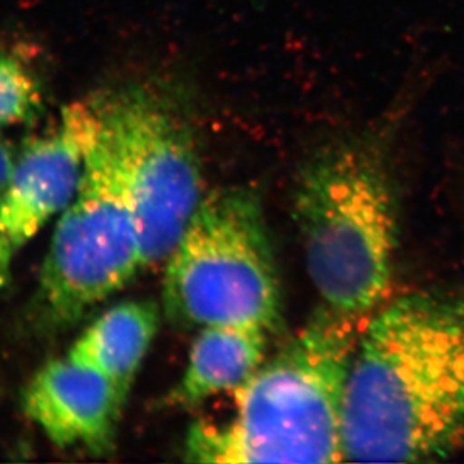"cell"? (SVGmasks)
I'll use <instances>...</instances> for the list:
<instances>
[{
    "label": "cell",
    "instance_id": "7a4b0ae2",
    "mask_svg": "<svg viewBox=\"0 0 464 464\" xmlns=\"http://www.w3.org/2000/svg\"><path fill=\"white\" fill-rule=\"evenodd\" d=\"M363 319L331 308L307 324L233 391L226 420L191 425L193 463H343L344 394Z\"/></svg>",
    "mask_w": 464,
    "mask_h": 464
},
{
    "label": "cell",
    "instance_id": "8fae6325",
    "mask_svg": "<svg viewBox=\"0 0 464 464\" xmlns=\"http://www.w3.org/2000/svg\"><path fill=\"white\" fill-rule=\"evenodd\" d=\"M44 105L35 72L8 50L0 49V128L24 125Z\"/></svg>",
    "mask_w": 464,
    "mask_h": 464
},
{
    "label": "cell",
    "instance_id": "7c38bea8",
    "mask_svg": "<svg viewBox=\"0 0 464 464\" xmlns=\"http://www.w3.org/2000/svg\"><path fill=\"white\" fill-rule=\"evenodd\" d=\"M15 157L17 150H14V146L4 136H0V194L4 193L8 185Z\"/></svg>",
    "mask_w": 464,
    "mask_h": 464
},
{
    "label": "cell",
    "instance_id": "9c48e42d",
    "mask_svg": "<svg viewBox=\"0 0 464 464\" xmlns=\"http://www.w3.org/2000/svg\"><path fill=\"white\" fill-rule=\"evenodd\" d=\"M269 333L250 324H208L194 338L179 383L167 403L194 408L250 379L266 355Z\"/></svg>",
    "mask_w": 464,
    "mask_h": 464
},
{
    "label": "cell",
    "instance_id": "52a82bcc",
    "mask_svg": "<svg viewBox=\"0 0 464 464\" xmlns=\"http://www.w3.org/2000/svg\"><path fill=\"white\" fill-rule=\"evenodd\" d=\"M95 113L89 102H72L47 131L18 150L0 194V237L20 250L68 208L83 180Z\"/></svg>",
    "mask_w": 464,
    "mask_h": 464
},
{
    "label": "cell",
    "instance_id": "8992f818",
    "mask_svg": "<svg viewBox=\"0 0 464 464\" xmlns=\"http://www.w3.org/2000/svg\"><path fill=\"white\" fill-rule=\"evenodd\" d=\"M141 269L127 185L95 114L83 180L57 221L41 267L38 319L47 328H70L122 290Z\"/></svg>",
    "mask_w": 464,
    "mask_h": 464
},
{
    "label": "cell",
    "instance_id": "5b68a950",
    "mask_svg": "<svg viewBox=\"0 0 464 464\" xmlns=\"http://www.w3.org/2000/svg\"><path fill=\"white\" fill-rule=\"evenodd\" d=\"M89 102L122 170L143 267L166 262L207 194L191 128L166 93L145 84Z\"/></svg>",
    "mask_w": 464,
    "mask_h": 464
},
{
    "label": "cell",
    "instance_id": "4fadbf2b",
    "mask_svg": "<svg viewBox=\"0 0 464 464\" xmlns=\"http://www.w3.org/2000/svg\"><path fill=\"white\" fill-rule=\"evenodd\" d=\"M14 248L9 246L4 237H0V289L6 285L11 271V258H13Z\"/></svg>",
    "mask_w": 464,
    "mask_h": 464
},
{
    "label": "cell",
    "instance_id": "ba28073f",
    "mask_svg": "<svg viewBox=\"0 0 464 464\" xmlns=\"http://www.w3.org/2000/svg\"><path fill=\"white\" fill-rule=\"evenodd\" d=\"M22 404L53 445L93 454L111 450L125 408L102 374L68 355L49 361L34 374Z\"/></svg>",
    "mask_w": 464,
    "mask_h": 464
},
{
    "label": "cell",
    "instance_id": "30bf717a",
    "mask_svg": "<svg viewBox=\"0 0 464 464\" xmlns=\"http://www.w3.org/2000/svg\"><path fill=\"white\" fill-rule=\"evenodd\" d=\"M160 324L161 311L154 301H123L98 315L68 356L102 374L125 406Z\"/></svg>",
    "mask_w": 464,
    "mask_h": 464
},
{
    "label": "cell",
    "instance_id": "277c9868",
    "mask_svg": "<svg viewBox=\"0 0 464 464\" xmlns=\"http://www.w3.org/2000/svg\"><path fill=\"white\" fill-rule=\"evenodd\" d=\"M162 301L169 319L187 328H276L280 280L262 203L253 189L205 194L167 257Z\"/></svg>",
    "mask_w": 464,
    "mask_h": 464
},
{
    "label": "cell",
    "instance_id": "3957f363",
    "mask_svg": "<svg viewBox=\"0 0 464 464\" xmlns=\"http://www.w3.org/2000/svg\"><path fill=\"white\" fill-rule=\"evenodd\" d=\"M294 212L322 305L361 319L381 307L399 237L381 139L338 137L313 150L301 169Z\"/></svg>",
    "mask_w": 464,
    "mask_h": 464
},
{
    "label": "cell",
    "instance_id": "6da1fadb",
    "mask_svg": "<svg viewBox=\"0 0 464 464\" xmlns=\"http://www.w3.org/2000/svg\"><path fill=\"white\" fill-rule=\"evenodd\" d=\"M344 460L422 463L464 445V294L403 295L363 322L344 394Z\"/></svg>",
    "mask_w": 464,
    "mask_h": 464
}]
</instances>
